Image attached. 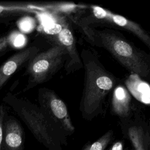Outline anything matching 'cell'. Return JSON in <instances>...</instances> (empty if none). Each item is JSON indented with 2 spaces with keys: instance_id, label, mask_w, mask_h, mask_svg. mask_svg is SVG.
Returning <instances> with one entry per match:
<instances>
[{
  "instance_id": "obj_1",
  "label": "cell",
  "mask_w": 150,
  "mask_h": 150,
  "mask_svg": "<svg viewBox=\"0 0 150 150\" xmlns=\"http://www.w3.org/2000/svg\"><path fill=\"white\" fill-rule=\"evenodd\" d=\"M79 54L84 69L79 111L84 120L91 121L104 112L105 99L119 80L106 69L95 51L83 47Z\"/></svg>"
},
{
  "instance_id": "obj_2",
  "label": "cell",
  "mask_w": 150,
  "mask_h": 150,
  "mask_svg": "<svg viewBox=\"0 0 150 150\" xmlns=\"http://www.w3.org/2000/svg\"><path fill=\"white\" fill-rule=\"evenodd\" d=\"M86 40L93 46L106 50L131 74L150 76V56L135 46L121 33L110 28L96 29L79 22Z\"/></svg>"
},
{
  "instance_id": "obj_3",
  "label": "cell",
  "mask_w": 150,
  "mask_h": 150,
  "mask_svg": "<svg viewBox=\"0 0 150 150\" xmlns=\"http://www.w3.org/2000/svg\"><path fill=\"white\" fill-rule=\"evenodd\" d=\"M23 121L35 139L48 150H63L67 136L53 124L39 106L28 100L8 93L3 98Z\"/></svg>"
},
{
  "instance_id": "obj_4",
  "label": "cell",
  "mask_w": 150,
  "mask_h": 150,
  "mask_svg": "<svg viewBox=\"0 0 150 150\" xmlns=\"http://www.w3.org/2000/svg\"><path fill=\"white\" fill-rule=\"evenodd\" d=\"M67 56L65 49L58 44L39 52L26 65L24 75L28 76V83L23 91H28L50 80L64 66Z\"/></svg>"
},
{
  "instance_id": "obj_5",
  "label": "cell",
  "mask_w": 150,
  "mask_h": 150,
  "mask_svg": "<svg viewBox=\"0 0 150 150\" xmlns=\"http://www.w3.org/2000/svg\"><path fill=\"white\" fill-rule=\"evenodd\" d=\"M39 107L45 116L69 137L75 132L65 103L53 90L41 87L38 90Z\"/></svg>"
},
{
  "instance_id": "obj_6",
  "label": "cell",
  "mask_w": 150,
  "mask_h": 150,
  "mask_svg": "<svg viewBox=\"0 0 150 150\" xmlns=\"http://www.w3.org/2000/svg\"><path fill=\"white\" fill-rule=\"evenodd\" d=\"M91 9L96 21L103 23H108L133 33L148 48H150V36L149 34L137 22L111 12L109 10L99 6L92 5L91 6Z\"/></svg>"
},
{
  "instance_id": "obj_7",
  "label": "cell",
  "mask_w": 150,
  "mask_h": 150,
  "mask_svg": "<svg viewBox=\"0 0 150 150\" xmlns=\"http://www.w3.org/2000/svg\"><path fill=\"white\" fill-rule=\"evenodd\" d=\"M62 28L56 35L52 36L56 44L62 46L67 52V60L64 66L66 74L83 68V63L77 49L76 39L69 23L62 18Z\"/></svg>"
},
{
  "instance_id": "obj_8",
  "label": "cell",
  "mask_w": 150,
  "mask_h": 150,
  "mask_svg": "<svg viewBox=\"0 0 150 150\" xmlns=\"http://www.w3.org/2000/svg\"><path fill=\"white\" fill-rule=\"evenodd\" d=\"M125 139L131 144L134 150H150V132L148 124L140 117L120 124Z\"/></svg>"
},
{
  "instance_id": "obj_9",
  "label": "cell",
  "mask_w": 150,
  "mask_h": 150,
  "mask_svg": "<svg viewBox=\"0 0 150 150\" xmlns=\"http://www.w3.org/2000/svg\"><path fill=\"white\" fill-rule=\"evenodd\" d=\"M40 49L36 45H31L11 56L0 66V90L9 79L29 62L39 52Z\"/></svg>"
},
{
  "instance_id": "obj_10",
  "label": "cell",
  "mask_w": 150,
  "mask_h": 150,
  "mask_svg": "<svg viewBox=\"0 0 150 150\" xmlns=\"http://www.w3.org/2000/svg\"><path fill=\"white\" fill-rule=\"evenodd\" d=\"M25 135L23 127L14 117L5 115L3 123L2 150H23Z\"/></svg>"
},
{
  "instance_id": "obj_11",
  "label": "cell",
  "mask_w": 150,
  "mask_h": 150,
  "mask_svg": "<svg viewBox=\"0 0 150 150\" xmlns=\"http://www.w3.org/2000/svg\"><path fill=\"white\" fill-rule=\"evenodd\" d=\"M111 111L119 118L120 124L131 120L134 114L131 95L121 84H117L112 90Z\"/></svg>"
},
{
  "instance_id": "obj_12",
  "label": "cell",
  "mask_w": 150,
  "mask_h": 150,
  "mask_svg": "<svg viewBox=\"0 0 150 150\" xmlns=\"http://www.w3.org/2000/svg\"><path fill=\"white\" fill-rule=\"evenodd\" d=\"M126 88L139 102L149 105L150 87L146 81L137 74H131L125 81Z\"/></svg>"
},
{
  "instance_id": "obj_13",
  "label": "cell",
  "mask_w": 150,
  "mask_h": 150,
  "mask_svg": "<svg viewBox=\"0 0 150 150\" xmlns=\"http://www.w3.org/2000/svg\"><path fill=\"white\" fill-rule=\"evenodd\" d=\"M114 138V130L110 129L95 141L86 144L81 150H105L110 144L112 143Z\"/></svg>"
},
{
  "instance_id": "obj_14",
  "label": "cell",
  "mask_w": 150,
  "mask_h": 150,
  "mask_svg": "<svg viewBox=\"0 0 150 150\" xmlns=\"http://www.w3.org/2000/svg\"><path fill=\"white\" fill-rule=\"evenodd\" d=\"M40 9L38 6L32 5H0V15L4 13L18 12H30Z\"/></svg>"
},
{
  "instance_id": "obj_15",
  "label": "cell",
  "mask_w": 150,
  "mask_h": 150,
  "mask_svg": "<svg viewBox=\"0 0 150 150\" xmlns=\"http://www.w3.org/2000/svg\"><path fill=\"white\" fill-rule=\"evenodd\" d=\"M13 39L11 35H6L0 38V56L8 49Z\"/></svg>"
},
{
  "instance_id": "obj_16",
  "label": "cell",
  "mask_w": 150,
  "mask_h": 150,
  "mask_svg": "<svg viewBox=\"0 0 150 150\" xmlns=\"http://www.w3.org/2000/svg\"><path fill=\"white\" fill-rule=\"evenodd\" d=\"M108 150H130L129 148L125 145L124 139H118L111 144Z\"/></svg>"
},
{
  "instance_id": "obj_17",
  "label": "cell",
  "mask_w": 150,
  "mask_h": 150,
  "mask_svg": "<svg viewBox=\"0 0 150 150\" xmlns=\"http://www.w3.org/2000/svg\"><path fill=\"white\" fill-rule=\"evenodd\" d=\"M6 115L5 110L2 105H0V150H2L3 140V123Z\"/></svg>"
}]
</instances>
